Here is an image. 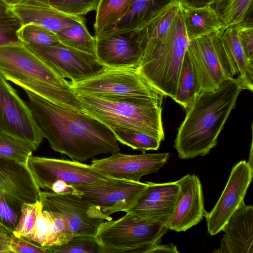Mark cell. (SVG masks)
<instances>
[{
  "label": "cell",
  "instance_id": "cell-1",
  "mask_svg": "<svg viewBox=\"0 0 253 253\" xmlns=\"http://www.w3.org/2000/svg\"><path fill=\"white\" fill-rule=\"evenodd\" d=\"M24 91L33 115L54 151L81 162L120 151L112 130L96 119Z\"/></svg>",
  "mask_w": 253,
  "mask_h": 253
},
{
  "label": "cell",
  "instance_id": "cell-2",
  "mask_svg": "<svg viewBox=\"0 0 253 253\" xmlns=\"http://www.w3.org/2000/svg\"><path fill=\"white\" fill-rule=\"evenodd\" d=\"M244 89L238 77L225 81L213 91L196 96L186 110L174 141L180 159L204 156L217 145L218 135Z\"/></svg>",
  "mask_w": 253,
  "mask_h": 253
},
{
  "label": "cell",
  "instance_id": "cell-3",
  "mask_svg": "<svg viewBox=\"0 0 253 253\" xmlns=\"http://www.w3.org/2000/svg\"><path fill=\"white\" fill-rule=\"evenodd\" d=\"M0 75L58 106L70 109L74 104L69 82L24 43L0 47Z\"/></svg>",
  "mask_w": 253,
  "mask_h": 253
},
{
  "label": "cell",
  "instance_id": "cell-4",
  "mask_svg": "<svg viewBox=\"0 0 253 253\" xmlns=\"http://www.w3.org/2000/svg\"><path fill=\"white\" fill-rule=\"evenodd\" d=\"M74 92L86 113L111 130L118 128H130L161 141L165 139L162 118L163 101L133 96H96Z\"/></svg>",
  "mask_w": 253,
  "mask_h": 253
},
{
  "label": "cell",
  "instance_id": "cell-5",
  "mask_svg": "<svg viewBox=\"0 0 253 253\" xmlns=\"http://www.w3.org/2000/svg\"><path fill=\"white\" fill-rule=\"evenodd\" d=\"M188 42L181 5L167 33L144 46L137 67L154 87L173 100Z\"/></svg>",
  "mask_w": 253,
  "mask_h": 253
},
{
  "label": "cell",
  "instance_id": "cell-6",
  "mask_svg": "<svg viewBox=\"0 0 253 253\" xmlns=\"http://www.w3.org/2000/svg\"><path fill=\"white\" fill-rule=\"evenodd\" d=\"M168 230L166 225L126 212L117 220L102 222L95 237L102 253H149Z\"/></svg>",
  "mask_w": 253,
  "mask_h": 253
},
{
  "label": "cell",
  "instance_id": "cell-7",
  "mask_svg": "<svg viewBox=\"0 0 253 253\" xmlns=\"http://www.w3.org/2000/svg\"><path fill=\"white\" fill-rule=\"evenodd\" d=\"M74 92L96 96H133L163 101L165 95L154 87L136 68H105L99 74L78 83L69 82Z\"/></svg>",
  "mask_w": 253,
  "mask_h": 253
},
{
  "label": "cell",
  "instance_id": "cell-8",
  "mask_svg": "<svg viewBox=\"0 0 253 253\" xmlns=\"http://www.w3.org/2000/svg\"><path fill=\"white\" fill-rule=\"evenodd\" d=\"M27 165L40 188L50 190L52 183L61 180L74 187L113 185L123 180L111 177L78 161L31 156Z\"/></svg>",
  "mask_w": 253,
  "mask_h": 253
},
{
  "label": "cell",
  "instance_id": "cell-9",
  "mask_svg": "<svg viewBox=\"0 0 253 253\" xmlns=\"http://www.w3.org/2000/svg\"><path fill=\"white\" fill-rule=\"evenodd\" d=\"M220 33L189 40L186 52L197 83L198 94L213 91L232 75Z\"/></svg>",
  "mask_w": 253,
  "mask_h": 253
},
{
  "label": "cell",
  "instance_id": "cell-10",
  "mask_svg": "<svg viewBox=\"0 0 253 253\" xmlns=\"http://www.w3.org/2000/svg\"><path fill=\"white\" fill-rule=\"evenodd\" d=\"M40 201L42 210L57 211L64 216L73 236H95L102 222L112 220L99 208L76 192L56 193L49 190L41 191Z\"/></svg>",
  "mask_w": 253,
  "mask_h": 253
},
{
  "label": "cell",
  "instance_id": "cell-11",
  "mask_svg": "<svg viewBox=\"0 0 253 253\" xmlns=\"http://www.w3.org/2000/svg\"><path fill=\"white\" fill-rule=\"evenodd\" d=\"M1 128L19 138L36 151L43 140V132L29 106L0 75Z\"/></svg>",
  "mask_w": 253,
  "mask_h": 253
},
{
  "label": "cell",
  "instance_id": "cell-12",
  "mask_svg": "<svg viewBox=\"0 0 253 253\" xmlns=\"http://www.w3.org/2000/svg\"><path fill=\"white\" fill-rule=\"evenodd\" d=\"M25 45L63 77L70 79L72 83L93 77L106 68L97 61L94 54L83 52L64 44L54 46Z\"/></svg>",
  "mask_w": 253,
  "mask_h": 253
},
{
  "label": "cell",
  "instance_id": "cell-13",
  "mask_svg": "<svg viewBox=\"0 0 253 253\" xmlns=\"http://www.w3.org/2000/svg\"><path fill=\"white\" fill-rule=\"evenodd\" d=\"M253 176L252 165L245 161L238 162L232 169L227 184L216 204L210 212L205 211L208 232L218 234L229 218L244 201Z\"/></svg>",
  "mask_w": 253,
  "mask_h": 253
},
{
  "label": "cell",
  "instance_id": "cell-14",
  "mask_svg": "<svg viewBox=\"0 0 253 253\" xmlns=\"http://www.w3.org/2000/svg\"><path fill=\"white\" fill-rule=\"evenodd\" d=\"M169 155V153L126 155L116 152L92 160L91 165L111 177L139 182L143 176L158 171L167 163Z\"/></svg>",
  "mask_w": 253,
  "mask_h": 253
},
{
  "label": "cell",
  "instance_id": "cell-15",
  "mask_svg": "<svg viewBox=\"0 0 253 253\" xmlns=\"http://www.w3.org/2000/svg\"><path fill=\"white\" fill-rule=\"evenodd\" d=\"M147 183L123 180L113 185L74 187L76 193L100 209L107 216L130 208Z\"/></svg>",
  "mask_w": 253,
  "mask_h": 253
},
{
  "label": "cell",
  "instance_id": "cell-16",
  "mask_svg": "<svg viewBox=\"0 0 253 253\" xmlns=\"http://www.w3.org/2000/svg\"><path fill=\"white\" fill-rule=\"evenodd\" d=\"M135 204L126 212L168 226L179 191L176 181L163 183L147 182Z\"/></svg>",
  "mask_w": 253,
  "mask_h": 253
},
{
  "label": "cell",
  "instance_id": "cell-17",
  "mask_svg": "<svg viewBox=\"0 0 253 253\" xmlns=\"http://www.w3.org/2000/svg\"><path fill=\"white\" fill-rule=\"evenodd\" d=\"M0 191L20 212L24 203L40 201V188L27 164L0 158Z\"/></svg>",
  "mask_w": 253,
  "mask_h": 253
},
{
  "label": "cell",
  "instance_id": "cell-18",
  "mask_svg": "<svg viewBox=\"0 0 253 253\" xmlns=\"http://www.w3.org/2000/svg\"><path fill=\"white\" fill-rule=\"evenodd\" d=\"M179 191L169 229L186 231L199 223L204 216L201 183L195 174H188L176 181Z\"/></svg>",
  "mask_w": 253,
  "mask_h": 253
},
{
  "label": "cell",
  "instance_id": "cell-19",
  "mask_svg": "<svg viewBox=\"0 0 253 253\" xmlns=\"http://www.w3.org/2000/svg\"><path fill=\"white\" fill-rule=\"evenodd\" d=\"M97 61L108 68H137L142 52L134 31L94 37Z\"/></svg>",
  "mask_w": 253,
  "mask_h": 253
},
{
  "label": "cell",
  "instance_id": "cell-20",
  "mask_svg": "<svg viewBox=\"0 0 253 253\" xmlns=\"http://www.w3.org/2000/svg\"><path fill=\"white\" fill-rule=\"evenodd\" d=\"M253 207L243 201L223 227L219 251L228 253H253Z\"/></svg>",
  "mask_w": 253,
  "mask_h": 253
},
{
  "label": "cell",
  "instance_id": "cell-21",
  "mask_svg": "<svg viewBox=\"0 0 253 253\" xmlns=\"http://www.w3.org/2000/svg\"><path fill=\"white\" fill-rule=\"evenodd\" d=\"M11 10L22 25L34 24L55 34L68 26L85 21L82 16L69 15L48 6L19 4L11 6Z\"/></svg>",
  "mask_w": 253,
  "mask_h": 253
},
{
  "label": "cell",
  "instance_id": "cell-22",
  "mask_svg": "<svg viewBox=\"0 0 253 253\" xmlns=\"http://www.w3.org/2000/svg\"><path fill=\"white\" fill-rule=\"evenodd\" d=\"M231 73L241 79L245 89L253 90V62L246 56L238 39L236 25L225 27L220 33Z\"/></svg>",
  "mask_w": 253,
  "mask_h": 253
},
{
  "label": "cell",
  "instance_id": "cell-23",
  "mask_svg": "<svg viewBox=\"0 0 253 253\" xmlns=\"http://www.w3.org/2000/svg\"><path fill=\"white\" fill-rule=\"evenodd\" d=\"M182 9L185 33L189 40L219 33L225 28L220 17L210 4L197 7L182 5Z\"/></svg>",
  "mask_w": 253,
  "mask_h": 253
},
{
  "label": "cell",
  "instance_id": "cell-24",
  "mask_svg": "<svg viewBox=\"0 0 253 253\" xmlns=\"http://www.w3.org/2000/svg\"><path fill=\"white\" fill-rule=\"evenodd\" d=\"M175 0H133L126 15L113 27L95 36L112 35L135 30Z\"/></svg>",
  "mask_w": 253,
  "mask_h": 253
},
{
  "label": "cell",
  "instance_id": "cell-25",
  "mask_svg": "<svg viewBox=\"0 0 253 253\" xmlns=\"http://www.w3.org/2000/svg\"><path fill=\"white\" fill-rule=\"evenodd\" d=\"M67 232L66 222L61 216L50 211L42 210L33 231L24 237L41 246L48 247L61 245Z\"/></svg>",
  "mask_w": 253,
  "mask_h": 253
},
{
  "label": "cell",
  "instance_id": "cell-26",
  "mask_svg": "<svg viewBox=\"0 0 253 253\" xmlns=\"http://www.w3.org/2000/svg\"><path fill=\"white\" fill-rule=\"evenodd\" d=\"M181 6L180 0H175L143 26L133 30L142 53L146 44L159 40L167 33Z\"/></svg>",
  "mask_w": 253,
  "mask_h": 253
},
{
  "label": "cell",
  "instance_id": "cell-27",
  "mask_svg": "<svg viewBox=\"0 0 253 253\" xmlns=\"http://www.w3.org/2000/svg\"><path fill=\"white\" fill-rule=\"evenodd\" d=\"M133 0H100L96 9L95 36L113 27L127 13Z\"/></svg>",
  "mask_w": 253,
  "mask_h": 253
},
{
  "label": "cell",
  "instance_id": "cell-28",
  "mask_svg": "<svg viewBox=\"0 0 253 253\" xmlns=\"http://www.w3.org/2000/svg\"><path fill=\"white\" fill-rule=\"evenodd\" d=\"M55 34L64 45L95 54V39L88 31L84 21L63 28Z\"/></svg>",
  "mask_w": 253,
  "mask_h": 253
},
{
  "label": "cell",
  "instance_id": "cell-29",
  "mask_svg": "<svg viewBox=\"0 0 253 253\" xmlns=\"http://www.w3.org/2000/svg\"><path fill=\"white\" fill-rule=\"evenodd\" d=\"M197 94L198 91L196 76L186 52L179 75L176 96L173 100L186 110Z\"/></svg>",
  "mask_w": 253,
  "mask_h": 253
},
{
  "label": "cell",
  "instance_id": "cell-30",
  "mask_svg": "<svg viewBox=\"0 0 253 253\" xmlns=\"http://www.w3.org/2000/svg\"><path fill=\"white\" fill-rule=\"evenodd\" d=\"M253 0H215L210 4L222 21L225 27L245 21Z\"/></svg>",
  "mask_w": 253,
  "mask_h": 253
},
{
  "label": "cell",
  "instance_id": "cell-31",
  "mask_svg": "<svg viewBox=\"0 0 253 253\" xmlns=\"http://www.w3.org/2000/svg\"><path fill=\"white\" fill-rule=\"evenodd\" d=\"M112 131L118 141L143 153L148 150H158L161 142L147 134L130 128H118Z\"/></svg>",
  "mask_w": 253,
  "mask_h": 253
},
{
  "label": "cell",
  "instance_id": "cell-32",
  "mask_svg": "<svg viewBox=\"0 0 253 253\" xmlns=\"http://www.w3.org/2000/svg\"><path fill=\"white\" fill-rule=\"evenodd\" d=\"M33 152L24 141L0 128V158L27 164Z\"/></svg>",
  "mask_w": 253,
  "mask_h": 253
},
{
  "label": "cell",
  "instance_id": "cell-33",
  "mask_svg": "<svg viewBox=\"0 0 253 253\" xmlns=\"http://www.w3.org/2000/svg\"><path fill=\"white\" fill-rule=\"evenodd\" d=\"M17 34L20 40L25 44L43 46H54L63 44L55 33L34 24L22 25Z\"/></svg>",
  "mask_w": 253,
  "mask_h": 253
},
{
  "label": "cell",
  "instance_id": "cell-34",
  "mask_svg": "<svg viewBox=\"0 0 253 253\" xmlns=\"http://www.w3.org/2000/svg\"><path fill=\"white\" fill-rule=\"evenodd\" d=\"M46 253H102L95 236H74L67 243L46 247Z\"/></svg>",
  "mask_w": 253,
  "mask_h": 253
},
{
  "label": "cell",
  "instance_id": "cell-35",
  "mask_svg": "<svg viewBox=\"0 0 253 253\" xmlns=\"http://www.w3.org/2000/svg\"><path fill=\"white\" fill-rule=\"evenodd\" d=\"M42 211L40 201L33 203H24L21 207L17 225L13 233L22 237L29 234L34 229L38 217Z\"/></svg>",
  "mask_w": 253,
  "mask_h": 253
},
{
  "label": "cell",
  "instance_id": "cell-36",
  "mask_svg": "<svg viewBox=\"0 0 253 253\" xmlns=\"http://www.w3.org/2000/svg\"><path fill=\"white\" fill-rule=\"evenodd\" d=\"M100 0H49L51 7L69 15L82 16L96 10Z\"/></svg>",
  "mask_w": 253,
  "mask_h": 253
},
{
  "label": "cell",
  "instance_id": "cell-37",
  "mask_svg": "<svg viewBox=\"0 0 253 253\" xmlns=\"http://www.w3.org/2000/svg\"><path fill=\"white\" fill-rule=\"evenodd\" d=\"M22 26L15 15L0 18V47L23 43L17 34Z\"/></svg>",
  "mask_w": 253,
  "mask_h": 253
},
{
  "label": "cell",
  "instance_id": "cell-38",
  "mask_svg": "<svg viewBox=\"0 0 253 253\" xmlns=\"http://www.w3.org/2000/svg\"><path fill=\"white\" fill-rule=\"evenodd\" d=\"M20 212L17 211L0 191V227L13 232L17 225Z\"/></svg>",
  "mask_w": 253,
  "mask_h": 253
},
{
  "label": "cell",
  "instance_id": "cell-39",
  "mask_svg": "<svg viewBox=\"0 0 253 253\" xmlns=\"http://www.w3.org/2000/svg\"><path fill=\"white\" fill-rule=\"evenodd\" d=\"M239 40L248 59L253 62V21L246 20L236 25Z\"/></svg>",
  "mask_w": 253,
  "mask_h": 253
},
{
  "label": "cell",
  "instance_id": "cell-40",
  "mask_svg": "<svg viewBox=\"0 0 253 253\" xmlns=\"http://www.w3.org/2000/svg\"><path fill=\"white\" fill-rule=\"evenodd\" d=\"M9 249L11 253H46V247L24 237L16 236L13 233Z\"/></svg>",
  "mask_w": 253,
  "mask_h": 253
},
{
  "label": "cell",
  "instance_id": "cell-41",
  "mask_svg": "<svg viewBox=\"0 0 253 253\" xmlns=\"http://www.w3.org/2000/svg\"><path fill=\"white\" fill-rule=\"evenodd\" d=\"M12 233L3 226L0 227V253H11L9 245Z\"/></svg>",
  "mask_w": 253,
  "mask_h": 253
},
{
  "label": "cell",
  "instance_id": "cell-42",
  "mask_svg": "<svg viewBox=\"0 0 253 253\" xmlns=\"http://www.w3.org/2000/svg\"><path fill=\"white\" fill-rule=\"evenodd\" d=\"M56 193L76 192L75 187L61 180H57L52 183L50 190Z\"/></svg>",
  "mask_w": 253,
  "mask_h": 253
},
{
  "label": "cell",
  "instance_id": "cell-43",
  "mask_svg": "<svg viewBox=\"0 0 253 253\" xmlns=\"http://www.w3.org/2000/svg\"><path fill=\"white\" fill-rule=\"evenodd\" d=\"M177 253L179 252L176 246L173 244L161 245L159 243L154 246L149 252V253Z\"/></svg>",
  "mask_w": 253,
  "mask_h": 253
},
{
  "label": "cell",
  "instance_id": "cell-44",
  "mask_svg": "<svg viewBox=\"0 0 253 253\" xmlns=\"http://www.w3.org/2000/svg\"><path fill=\"white\" fill-rule=\"evenodd\" d=\"M10 6L19 4H35L50 6L49 0H4Z\"/></svg>",
  "mask_w": 253,
  "mask_h": 253
},
{
  "label": "cell",
  "instance_id": "cell-45",
  "mask_svg": "<svg viewBox=\"0 0 253 253\" xmlns=\"http://www.w3.org/2000/svg\"><path fill=\"white\" fill-rule=\"evenodd\" d=\"M14 15L11 10V6L4 0H0V18Z\"/></svg>",
  "mask_w": 253,
  "mask_h": 253
},
{
  "label": "cell",
  "instance_id": "cell-46",
  "mask_svg": "<svg viewBox=\"0 0 253 253\" xmlns=\"http://www.w3.org/2000/svg\"><path fill=\"white\" fill-rule=\"evenodd\" d=\"M181 4L187 6H201L208 4L209 0H180Z\"/></svg>",
  "mask_w": 253,
  "mask_h": 253
},
{
  "label": "cell",
  "instance_id": "cell-47",
  "mask_svg": "<svg viewBox=\"0 0 253 253\" xmlns=\"http://www.w3.org/2000/svg\"><path fill=\"white\" fill-rule=\"evenodd\" d=\"M215 0H209L208 4H211Z\"/></svg>",
  "mask_w": 253,
  "mask_h": 253
},
{
  "label": "cell",
  "instance_id": "cell-48",
  "mask_svg": "<svg viewBox=\"0 0 253 253\" xmlns=\"http://www.w3.org/2000/svg\"><path fill=\"white\" fill-rule=\"evenodd\" d=\"M0 128H1V120H0Z\"/></svg>",
  "mask_w": 253,
  "mask_h": 253
}]
</instances>
